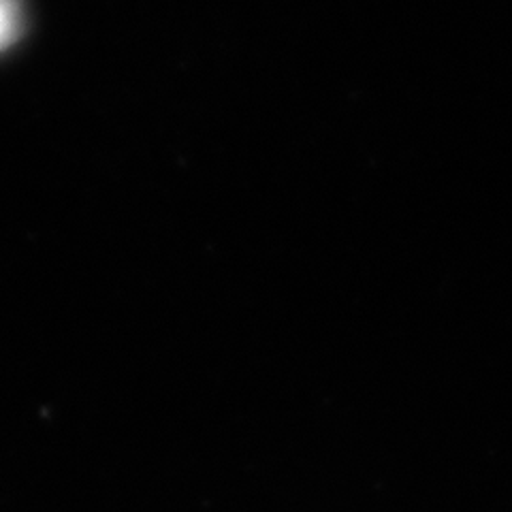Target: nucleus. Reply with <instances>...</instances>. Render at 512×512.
Returning a JSON list of instances; mask_svg holds the SVG:
<instances>
[{
  "label": "nucleus",
  "mask_w": 512,
  "mask_h": 512,
  "mask_svg": "<svg viewBox=\"0 0 512 512\" xmlns=\"http://www.w3.org/2000/svg\"><path fill=\"white\" fill-rule=\"evenodd\" d=\"M24 26L22 0H0V52L20 39Z\"/></svg>",
  "instance_id": "nucleus-1"
}]
</instances>
